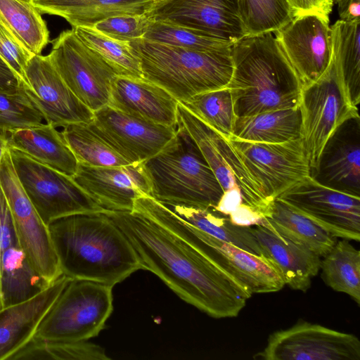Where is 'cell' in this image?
Returning a JSON list of instances; mask_svg holds the SVG:
<instances>
[{
	"instance_id": "9c48e42d",
	"label": "cell",
	"mask_w": 360,
	"mask_h": 360,
	"mask_svg": "<svg viewBox=\"0 0 360 360\" xmlns=\"http://www.w3.org/2000/svg\"><path fill=\"white\" fill-rule=\"evenodd\" d=\"M52 64L72 92L93 112L108 105L111 83L122 75L87 46L75 30H64L50 41Z\"/></svg>"
},
{
	"instance_id": "4dcf8cb0",
	"label": "cell",
	"mask_w": 360,
	"mask_h": 360,
	"mask_svg": "<svg viewBox=\"0 0 360 360\" xmlns=\"http://www.w3.org/2000/svg\"><path fill=\"white\" fill-rule=\"evenodd\" d=\"M187 222L222 241L231 243L256 255H262L252 226H241L212 208L202 209L182 205H167Z\"/></svg>"
},
{
	"instance_id": "60d3db41",
	"label": "cell",
	"mask_w": 360,
	"mask_h": 360,
	"mask_svg": "<svg viewBox=\"0 0 360 360\" xmlns=\"http://www.w3.org/2000/svg\"><path fill=\"white\" fill-rule=\"evenodd\" d=\"M153 20L147 13L120 15L98 22L93 28L112 39L131 42L143 38Z\"/></svg>"
},
{
	"instance_id": "8992f818",
	"label": "cell",
	"mask_w": 360,
	"mask_h": 360,
	"mask_svg": "<svg viewBox=\"0 0 360 360\" xmlns=\"http://www.w3.org/2000/svg\"><path fill=\"white\" fill-rule=\"evenodd\" d=\"M138 211L201 252L250 295L277 292L285 285L279 273L264 256L254 255L202 231L153 198H143Z\"/></svg>"
},
{
	"instance_id": "ba28073f",
	"label": "cell",
	"mask_w": 360,
	"mask_h": 360,
	"mask_svg": "<svg viewBox=\"0 0 360 360\" xmlns=\"http://www.w3.org/2000/svg\"><path fill=\"white\" fill-rule=\"evenodd\" d=\"M18 179L41 219L49 225L69 215L105 210L72 176L9 148Z\"/></svg>"
},
{
	"instance_id": "836d02e7",
	"label": "cell",
	"mask_w": 360,
	"mask_h": 360,
	"mask_svg": "<svg viewBox=\"0 0 360 360\" xmlns=\"http://www.w3.org/2000/svg\"><path fill=\"white\" fill-rule=\"evenodd\" d=\"M321 259L325 283L337 292L349 295L360 304V252L348 240L337 241Z\"/></svg>"
},
{
	"instance_id": "f1b7e54d",
	"label": "cell",
	"mask_w": 360,
	"mask_h": 360,
	"mask_svg": "<svg viewBox=\"0 0 360 360\" xmlns=\"http://www.w3.org/2000/svg\"><path fill=\"white\" fill-rule=\"evenodd\" d=\"M333 65L350 103L360 102V21L338 20L331 27Z\"/></svg>"
},
{
	"instance_id": "8fae6325",
	"label": "cell",
	"mask_w": 360,
	"mask_h": 360,
	"mask_svg": "<svg viewBox=\"0 0 360 360\" xmlns=\"http://www.w3.org/2000/svg\"><path fill=\"white\" fill-rule=\"evenodd\" d=\"M178 124L193 139L224 192L238 190L243 203L265 217L274 200H269L264 195L231 143L180 102L178 104Z\"/></svg>"
},
{
	"instance_id": "83f0119b",
	"label": "cell",
	"mask_w": 360,
	"mask_h": 360,
	"mask_svg": "<svg viewBox=\"0 0 360 360\" xmlns=\"http://www.w3.org/2000/svg\"><path fill=\"white\" fill-rule=\"evenodd\" d=\"M300 131L301 112L298 106L236 117L230 139L278 143L300 139Z\"/></svg>"
},
{
	"instance_id": "3957f363",
	"label": "cell",
	"mask_w": 360,
	"mask_h": 360,
	"mask_svg": "<svg viewBox=\"0 0 360 360\" xmlns=\"http://www.w3.org/2000/svg\"><path fill=\"white\" fill-rule=\"evenodd\" d=\"M227 85L236 117L299 106L302 86L274 32L244 37L231 46Z\"/></svg>"
},
{
	"instance_id": "44dd1931",
	"label": "cell",
	"mask_w": 360,
	"mask_h": 360,
	"mask_svg": "<svg viewBox=\"0 0 360 360\" xmlns=\"http://www.w3.org/2000/svg\"><path fill=\"white\" fill-rule=\"evenodd\" d=\"M311 176L320 184L360 196V118L345 120L326 143Z\"/></svg>"
},
{
	"instance_id": "f546056e",
	"label": "cell",
	"mask_w": 360,
	"mask_h": 360,
	"mask_svg": "<svg viewBox=\"0 0 360 360\" xmlns=\"http://www.w3.org/2000/svg\"><path fill=\"white\" fill-rule=\"evenodd\" d=\"M50 284L31 266L19 243L6 250L1 276L3 309L32 298Z\"/></svg>"
},
{
	"instance_id": "f907efd6",
	"label": "cell",
	"mask_w": 360,
	"mask_h": 360,
	"mask_svg": "<svg viewBox=\"0 0 360 360\" xmlns=\"http://www.w3.org/2000/svg\"><path fill=\"white\" fill-rule=\"evenodd\" d=\"M340 0H333V1H335L336 3L338 2Z\"/></svg>"
},
{
	"instance_id": "5b68a950",
	"label": "cell",
	"mask_w": 360,
	"mask_h": 360,
	"mask_svg": "<svg viewBox=\"0 0 360 360\" xmlns=\"http://www.w3.org/2000/svg\"><path fill=\"white\" fill-rule=\"evenodd\" d=\"M142 164L151 197L165 205L214 208L224 194L198 146L179 124L172 141Z\"/></svg>"
},
{
	"instance_id": "7bdbcfd3",
	"label": "cell",
	"mask_w": 360,
	"mask_h": 360,
	"mask_svg": "<svg viewBox=\"0 0 360 360\" xmlns=\"http://www.w3.org/2000/svg\"><path fill=\"white\" fill-rule=\"evenodd\" d=\"M19 243L9 206L0 184V310L3 309L1 294L2 259L6 250Z\"/></svg>"
},
{
	"instance_id": "277c9868",
	"label": "cell",
	"mask_w": 360,
	"mask_h": 360,
	"mask_svg": "<svg viewBox=\"0 0 360 360\" xmlns=\"http://www.w3.org/2000/svg\"><path fill=\"white\" fill-rule=\"evenodd\" d=\"M140 60L143 78L184 103L229 84L233 70L231 48L195 51L140 39L130 42Z\"/></svg>"
},
{
	"instance_id": "f6af8a7d",
	"label": "cell",
	"mask_w": 360,
	"mask_h": 360,
	"mask_svg": "<svg viewBox=\"0 0 360 360\" xmlns=\"http://www.w3.org/2000/svg\"><path fill=\"white\" fill-rule=\"evenodd\" d=\"M22 86L21 79L0 57V92L15 91Z\"/></svg>"
},
{
	"instance_id": "e575fe53",
	"label": "cell",
	"mask_w": 360,
	"mask_h": 360,
	"mask_svg": "<svg viewBox=\"0 0 360 360\" xmlns=\"http://www.w3.org/2000/svg\"><path fill=\"white\" fill-rule=\"evenodd\" d=\"M108 360L105 349L88 342L52 341L33 337L10 360Z\"/></svg>"
},
{
	"instance_id": "7dc6e473",
	"label": "cell",
	"mask_w": 360,
	"mask_h": 360,
	"mask_svg": "<svg viewBox=\"0 0 360 360\" xmlns=\"http://www.w3.org/2000/svg\"><path fill=\"white\" fill-rule=\"evenodd\" d=\"M8 149V134L0 131V164L6 151Z\"/></svg>"
},
{
	"instance_id": "484cf974",
	"label": "cell",
	"mask_w": 360,
	"mask_h": 360,
	"mask_svg": "<svg viewBox=\"0 0 360 360\" xmlns=\"http://www.w3.org/2000/svg\"><path fill=\"white\" fill-rule=\"evenodd\" d=\"M7 134L8 148L20 151L69 176L75 174L78 161L61 132L52 124L41 123Z\"/></svg>"
},
{
	"instance_id": "5bb4252c",
	"label": "cell",
	"mask_w": 360,
	"mask_h": 360,
	"mask_svg": "<svg viewBox=\"0 0 360 360\" xmlns=\"http://www.w3.org/2000/svg\"><path fill=\"white\" fill-rule=\"evenodd\" d=\"M276 198L336 238L360 240V196L324 186L311 176Z\"/></svg>"
},
{
	"instance_id": "bcb514c9",
	"label": "cell",
	"mask_w": 360,
	"mask_h": 360,
	"mask_svg": "<svg viewBox=\"0 0 360 360\" xmlns=\"http://www.w3.org/2000/svg\"><path fill=\"white\" fill-rule=\"evenodd\" d=\"M337 4L340 20L349 22L360 21V0H340Z\"/></svg>"
},
{
	"instance_id": "d6986e66",
	"label": "cell",
	"mask_w": 360,
	"mask_h": 360,
	"mask_svg": "<svg viewBox=\"0 0 360 360\" xmlns=\"http://www.w3.org/2000/svg\"><path fill=\"white\" fill-rule=\"evenodd\" d=\"M147 15L234 43L245 37L237 0H165L155 3Z\"/></svg>"
},
{
	"instance_id": "d590c367",
	"label": "cell",
	"mask_w": 360,
	"mask_h": 360,
	"mask_svg": "<svg viewBox=\"0 0 360 360\" xmlns=\"http://www.w3.org/2000/svg\"><path fill=\"white\" fill-rule=\"evenodd\" d=\"M181 103L226 140L231 138L236 115L227 87L197 94Z\"/></svg>"
},
{
	"instance_id": "ffe728a7",
	"label": "cell",
	"mask_w": 360,
	"mask_h": 360,
	"mask_svg": "<svg viewBox=\"0 0 360 360\" xmlns=\"http://www.w3.org/2000/svg\"><path fill=\"white\" fill-rule=\"evenodd\" d=\"M72 178L107 210L132 211L137 198L151 197L150 182L142 163L108 167L78 163Z\"/></svg>"
},
{
	"instance_id": "74e56055",
	"label": "cell",
	"mask_w": 360,
	"mask_h": 360,
	"mask_svg": "<svg viewBox=\"0 0 360 360\" xmlns=\"http://www.w3.org/2000/svg\"><path fill=\"white\" fill-rule=\"evenodd\" d=\"M72 29L87 46L116 68L122 75L143 78L139 58L130 42L112 39L93 27Z\"/></svg>"
},
{
	"instance_id": "52a82bcc",
	"label": "cell",
	"mask_w": 360,
	"mask_h": 360,
	"mask_svg": "<svg viewBox=\"0 0 360 360\" xmlns=\"http://www.w3.org/2000/svg\"><path fill=\"white\" fill-rule=\"evenodd\" d=\"M112 288L96 281L70 279L34 337L74 342L97 336L113 309Z\"/></svg>"
},
{
	"instance_id": "7c38bea8",
	"label": "cell",
	"mask_w": 360,
	"mask_h": 360,
	"mask_svg": "<svg viewBox=\"0 0 360 360\" xmlns=\"http://www.w3.org/2000/svg\"><path fill=\"white\" fill-rule=\"evenodd\" d=\"M0 184L19 244L31 266L48 283L62 275L48 225L41 219L15 173L9 148L0 164Z\"/></svg>"
},
{
	"instance_id": "4fadbf2b",
	"label": "cell",
	"mask_w": 360,
	"mask_h": 360,
	"mask_svg": "<svg viewBox=\"0 0 360 360\" xmlns=\"http://www.w3.org/2000/svg\"><path fill=\"white\" fill-rule=\"evenodd\" d=\"M254 359L360 360V341L354 334L302 321L271 334Z\"/></svg>"
},
{
	"instance_id": "f35d334b",
	"label": "cell",
	"mask_w": 360,
	"mask_h": 360,
	"mask_svg": "<svg viewBox=\"0 0 360 360\" xmlns=\"http://www.w3.org/2000/svg\"><path fill=\"white\" fill-rule=\"evenodd\" d=\"M143 39L202 51L227 50L234 44L189 27L157 20L152 21Z\"/></svg>"
},
{
	"instance_id": "4316f807",
	"label": "cell",
	"mask_w": 360,
	"mask_h": 360,
	"mask_svg": "<svg viewBox=\"0 0 360 360\" xmlns=\"http://www.w3.org/2000/svg\"><path fill=\"white\" fill-rule=\"evenodd\" d=\"M302 245L320 257L325 256L337 238L280 199L275 198L259 224Z\"/></svg>"
},
{
	"instance_id": "ac0fdd59",
	"label": "cell",
	"mask_w": 360,
	"mask_h": 360,
	"mask_svg": "<svg viewBox=\"0 0 360 360\" xmlns=\"http://www.w3.org/2000/svg\"><path fill=\"white\" fill-rule=\"evenodd\" d=\"M25 75L30 89L25 91L46 123L63 127L92 121L94 112L68 88L48 55H34L26 67Z\"/></svg>"
},
{
	"instance_id": "ee69618b",
	"label": "cell",
	"mask_w": 360,
	"mask_h": 360,
	"mask_svg": "<svg viewBox=\"0 0 360 360\" xmlns=\"http://www.w3.org/2000/svg\"><path fill=\"white\" fill-rule=\"evenodd\" d=\"M292 19L305 14L315 13L329 18L333 0H285Z\"/></svg>"
},
{
	"instance_id": "7402d4cb",
	"label": "cell",
	"mask_w": 360,
	"mask_h": 360,
	"mask_svg": "<svg viewBox=\"0 0 360 360\" xmlns=\"http://www.w3.org/2000/svg\"><path fill=\"white\" fill-rule=\"evenodd\" d=\"M178 104L167 91L143 78L117 75L112 81L108 105L142 120L176 128Z\"/></svg>"
},
{
	"instance_id": "cb8c5ba5",
	"label": "cell",
	"mask_w": 360,
	"mask_h": 360,
	"mask_svg": "<svg viewBox=\"0 0 360 360\" xmlns=\"http://www.w3.org/2000/svg\"><path fill=\"white\" fill-rule=\"evenodd\" d=\"M262 252L279 273L285 285L305 292L320 270L321 257L261 225L251 227Z\"/></svg>"
},
{
	"instance_id": "1f68e13d",
	"label": "cell",
	"mask_w": 360,
	"mask_h": 360,
	"mask_svg": "<svg viewBox=\"0 0 360 360\" xmlns=\"http://www.w3.org/2000/svg\"><path fill=\"white\" fill-rule=\"evenodd\" d=\"M61 134L78 163L93 167H117L130 165L90 122L63 127Z\"/></svg>"
},
{
	"instance_id": "7a4b0ae2",
	"label": "cell",
	"mask_w": 360,
	"mask_h": 360,
	"mask_svg": "<svg viewBox=\"0 0 360 360\" xmlns=\"http://www.w3.org/2000/svg\"><path fill=\"white\" fill-rule=\"evenodd\" d=\"M62 274L114 286L143 269L131 243L105 211L75 214L49 225Z\"/></svg>"
},
{
	"instance_id": "681fc988",
	"label": "cell",
	"mask_w": 360,
	"mask_h": 360,
	"mask_svg": "<svg viewBox=\"0 0 360 360\" xmlns=\"http://www.w3.org/2000/svg\"><path fill=\"white\" fill-rule=\"evenodd\" d=\"M22 1H27V2H31V3H32V0H22Z\"/></svg>"
},
{
	"instance_id": "2e32d148",
	"label": "cell",
	"mask_w": 360,
	"mask_h": 360,
	"mask_svg": "<svg viewBox=\"0 0 360 360\" xmlns=\"http://www.w3.org/2000/svg\"><path fill=\"white\" fill-rule=\"evenodd\" d=\"M302 89L323 77L333 64L329 18L315 13L292 18L274 32Z\"/></svg>"
},
{
	"instance_id": "8d00e7d4",
	"label": "cell",
	"mask_w": 360,
	"mask_h": 360,
	"mask_svg": "<svg viewBox=\"0 0 360 360\" xmlns=\"http://www.w3.org/2000/svg\"><path fill=\"white\" fill-rule=\"evenodd\" d=\"M245 37L274 32L292 20L285 0H237Z\"/></svg>"
},
{
	"instance_id": "c3c4849f",
	"label": "cell",
	"mask_w": 360,
	"mask_h": 360,
	"mask_svg": "<svg viewBox=\"0 0 360 360\" xmlns=\"http://www.w3.org/2000/svg\"><path fill=\"white\" fill-rule=\"evenodd\" d=\"M155 1V3L156 2H160V1H165V0H153Z\"/></svg>"
},
{
	"instance_id": "9a60e30c",
	"label": "cell",
	"mask_w": 360,
	"mask_h": 360,
	"mask_svg": "<svg viewBox=\"0 0 360 360\" xmlns=\"http://www.w3.org/2000/svg\"><path fill=\"white\" fill-rule=\"evenodd\" d=\"M229 141L273 201L282 193L311 176V167L301 139L278 143Z\"/></svg>"
},
{
	"instance_id": "ab89813d",
	"label": "cell",
	"mask_w": 360,
	"mask_h": 360,
	"mask_svg": "<svg viewBox=\"0 0 360 360\" xmlns=\"http://www.w3.org/2000/svg\"><path fill=\"white\" fill-rule=\"evenodd\" d=\"M43 120L25 86L15 91L0 92V131L10 133L39 125Z\"/></svg>"
},
{
	"instance_id": "e0dca14e",
	"label": "cell",
	"mask_w": 360,
	"mask_h": 360,
	"mask_svg": "<svg viewBox=\"0 0 360 360\" xmlns=\"http://www.w3.org/2000/svg\"><path fill=\"white\" fill-rule=\"evenodd\" d=\"M96 129L131 164L143 163L160 153L176 128L130 115L109 105L94 112Z\"/></svg>"
},
{
	"instance_id": "603a6c76",
	"label": "cell",
	"mask_w": 360,
	"mask_h": 360,
	"mask_svg": "<svg viewBox=\"0 0 360 360\" xmlns=\"http://www.w3.org/2000/svg\"><path fill=\"white\" fill-rule=\"evenodd\" d=\"M70 280L62 274L32 298L0 310V360H10L34 336Z\"/></svg>"
},
{
	"instance_id": "b9f144b4",
	"label": "cell",
	"mask_w": 360,
	"mask_h": 360,
	"mask_svg": "<svg viewBox=\"0 0 360 360\" xmlns=\"http://www.w3.org/2000/svg\"><path fill=\"white\" fill-rule=\"evenodd\" d=\"M34 56L0 19V57L15 72L27 89H30V85L25 69Z\"/></svg>"
},
{
	"instance_id": "d6a6232c",
	"label": "cell",
	"mask_w": 360,
	"mask_h": 360,
	"mask_svg": "<svg viewBox=\"0 0 360 360\" xmlns=\"http://www.w3.org/2000/svg\"><path fill=\"white\" fill-rule=\"evenodd\" d=\"M0 19L33 55H40L50 42L46 22L31 2L0 0Z\"/></svg>"
},
{
	"instance_id": "30bf717a",
	"label": "cell",
	"mask_w": 360,
	"mask_h": 360,
	"mask_svg": "<svg viewBox=\"0 0 360 360\" xmlns=\"http://www.w3.org/2000/svg\"><path fill=\"white\" fill-rule=\"evenodd\" d=\"M300 139L311 167L316 169L321 151L329 138L347 119L359 115V108L347 98L333 62L327 72L301 91Z\"/></svg>"
},
{
	"instance_id": "6da1fadb",
	"label": "cell",
	"mask_w": 360,
	"mask_h": 360,
	"mask_svg": "<svg viewBox=\"0 0 360 360\" xmlns=\"http://www.w3.org/2000/svg\"><path fill=\"white\" fill-rule=\"evenodd\" d=\"M105 212L127 237L143 269L207 315L236 317L252 296L229 274L154 221L134 211Z\"/></svg>"
},
{
	"instance_id": "d4e9b609",
	"label": "cell",
	"mask_w": 360,
	"mask_h": 360,
	"mask_svg": "<svg viewBox=\"0 0 360 360\" xmlns=\"http://www.w3.org/2000/svg\"><path fill=\"white\" fill-rule=\"evenodd\" d=\"M41 14L60 16L72 28L93 27L97 22L120 15L146 14L153 0H32Z\"/></svg>"
}]
</instances>
